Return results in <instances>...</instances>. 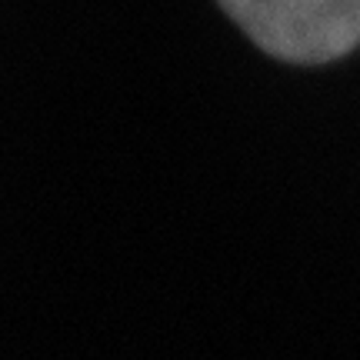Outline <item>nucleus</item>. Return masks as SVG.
<instances>
[{
	"mask_svg": "<svg viewBox=\"0 0 360 360\" xmlns=\"http://www.w3.org/2000/svg\"><path fill=\"white\" fill-rule=\"evenodd\" d=\"M267 53L294 64H323L360 44V0H220Z\"/></svg>",
	"mask_w": 360,
	"mask_h": 360,
	"instance_id": "nucleus-1",
	"label": "nucleus"
}]
</instances>
